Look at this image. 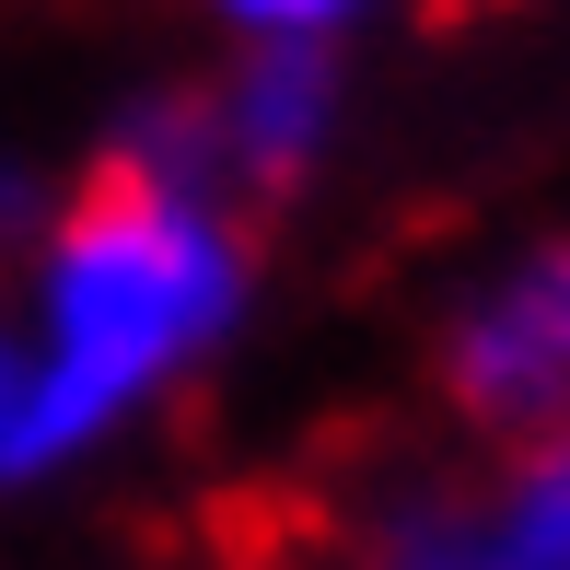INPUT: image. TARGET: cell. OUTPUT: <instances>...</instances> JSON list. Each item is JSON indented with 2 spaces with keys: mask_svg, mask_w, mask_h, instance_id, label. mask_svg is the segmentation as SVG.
<instances>
[{
  "mask_svg": "<svg viewBox=\"0 0 570 570\" xmlns=\"http://www.w3.org/2000/svg\"><path fill=\"white\" fill-rule=\"evenodd\" d=\"M245 315V233L210 187L117 164L36 268V338H23V431L12 478L106 443L128 407H151L187 361L222 350Z\"/></svg>",
  "mask_w": 570,
  "mask_h": 570,
  "instance_id": "cell-1",
  "label": "cell"
},
{
  "mask_svg": "<svg viewBox=\"0 0 570 570\" xmlns=\"http://www.w3.org/2000/svg\"><path fill=\"white\" fill-rule=\"evenodd\" d=\"M489 570H570V431H535L501 465V489L478 501Z\"/></svg>",
  "mask_w": 570,
  "mask_h": 570,
  "instance_id": "cell-3",
  "label": "cell"
},
{
  "mask_svg": "<svg viewBox=\"0 0 570 570\" xmlns=\"http://www.w3.org/2000/svg\"><path fill=\"white\" fill-rule=\"evenodd\" d=\"M12 431H23V350L0 338V465H12Z\"/></svg>",
  "mask_w": 570,
  "mask_h": 570,
  "instance_id": "cell-5",
  "label": "cell"
},
{
  "mask_svg": "<svg viewBox=\"0 0 570 570\" xmlns=\"http://www.w3.org/2000/svg\"><path fill=\"white\" fill-rule=\"evenodd\" d=\"M443 396L465 420L512 431H570V233L524 245L512 268H489L443 326Z\"/></svg>",
  "mask_w": 570,
  "mask_h": 570,
  "instance_id": "cell-2",
  "label": "cell"
},
{
  "mask_svg": "<svg viewBox=\"0 0 570 570\" xmlns=\"http://www.w3.org/2000/svg\"><path fill=\"white\" fill-rule=\"evenodd\" d=\"M210 12H222L245 47H338L373 0H210Z\"/></svg>",
  "mask_w": 570,
  "mask_h": 570,
  "instance_id": "cell-4",
  "label": "cell"
}]
</instances>
